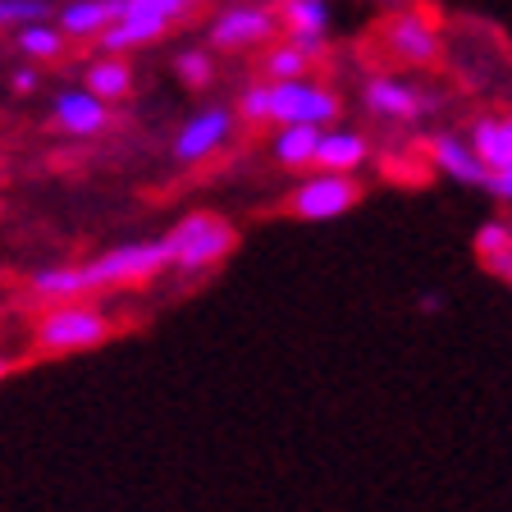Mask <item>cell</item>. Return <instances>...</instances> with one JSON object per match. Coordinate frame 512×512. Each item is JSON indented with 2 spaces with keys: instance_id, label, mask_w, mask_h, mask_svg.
I'll use <instances>...</instances> for the list:
<instances>
[{
  "instance_id": "cell-19",
  "label": "cell",
  "mask_w": 512,
  "mask_h": 512,
  "mask_svg": "<svg viewBox=\"0 0 512 512\" xmlns=\"http://www.w3.org/2000/svg\"><path fill=\"white\" fill-rule=\"evenodd\" d=\"M311 74H316V64L288 37H275L266 46V55H261V83H288V78H311Z\"/></svg>"
},
{
  "instance_id": "cell-8",
  "label": "cell",
  "mask_w": 512,
  "mask_h": 512,
  "mask_svg": "<svg viewBox=\"0 0 512 512\" xmlns=\"http://www.w3.org/2000/svg\"><path fill=\"white\" fill-rule=\"evenodd\" d=\"M170 28H174V19L170 14H160L151 0H124V14H119V19L110 23L96 42H101V51L106 55H124V51L147 46V42H160Z\"/></svg>"
},
{
  "instance_id": "cell-2",
  "label": "cell",
  "mask_w": 512,
  "mask_h": 512,
  "mask_svg": "<svg viewBox=\"0 0 512 512\" xmlns=\"http://www.w3.org/2000/svg\"><path fill=\"white\" fill-rule=\"evenodd\" d=\"M170 270V252H165V238H142V243H119L110 252L92 256L78 266L83 288H128V284H147V279L165 275Z\"/></svg>"
},
{
  "instance_id": "cell-30",
  "label": "cell",
  "mask_w": 512,
  "mask_h": 512,
  "mask_svg": "<svg viewBox=\"0 0 512 512\" xmlns=\"http://www.w3.org/2000/svg\"><path fill=\"white\" fill-rule=\"evenodd\" d=\"M503 279H508V284H512V266H508V270H503Z\"/></svg>"
},
{
  "instance_id": "cell-26",
  "label": "cell",
  "mask_w": 512,
  "mask_h": 512,
  "mask_svg": "<svg viewBox=\"0 0 512 512\" xmlns=\"http://www.w3.org/2000/svg\"><path fill=\"white\" fill-rule=\"evenodd\" d=\"M485 192L490 197H499V202L512 206V165H503V170H494L490 179H485Z\"/></svg>"
},
{
  "instance_id": "cell-9",
  "label": "cell",
  "mask_w": 512,
  "mask_h": 512,
  "mask_svg": "<svg viewBox=\"0 0 512 512\" xmlns=\"http://www.w3.org/2000/svg\"><path fill=\"white\" fill-rule=\"evenodd\" d=\"M362 101L371 115L394 119V124H416V119H426L430 106H435V96L421 92L416 83H403V78H371L362 87Z\"/></svg>"
},
{
  "instance_id": "cell-6",
  "label": "cell",
  "mask_w": 512,
  "mask_h": 512,
  "mask_svg": "<svg viewBox=\"0 0 512 512\" xmlns=\"http://www.w3.org/2000/svg\"><path fill=\"white\" fill-rule=\"evenodd\" d=\"M339 119V96L311 78L270 83V124H320L330 128Z\"/></svg>"
},
{
  "instance_id": "cell-7",
  "label": "cell",
  "mask_w": 512,
  "mask_h": 512,
  "mask_svg": "<svg viewBox=\"0 0 512 512\" xmlns=\"http://www.w3.org/2000/svg\"><path fill=\"white\" fill-rule=\"evenodd\" d=\"M384 46H389V55H394V60L416 64V69L435 64L439 51H444V42H439L435 10H430V5H416V10L394 14V19L384 23Z\"/></svg>"
},
{
  "instance_id": "cell-16",
  "label": "cell",
  "mask_w": 512,
  "mask_h": 512,
  "mask_svg": "<svg viewBox=\"0 0 512 512\" xmlns=\"http://www.w3.org/2000/svg\"><path fill=\"white\" fill-rule=\"evenodd\" d=\"M320 133H325L320 124H279L275 142H270V156H275V165H284V170H293V174L311 170L316 147H320Z\"/></svg>"
},
{
  "instance_id": "cell-17",
  "label": "cell",
  "mask_w": 512,
  "mask_h": 512,
  "mask_svg": "<svg viewBox=\"0 0 512 512\" xmlns=\"http://www.w3.org/2000/svg\"><path fill=\"white\" fill-rule=\"evenodd\" d=\"M284 37H330V5L325 0H275Z\"/></svg>"
},
{
  "instance_id": "cell-25",
  "label": "cell",
  "mask_w": 512,
  "mask_h": 512,
  "mask_svg": "<svg viewBox=\"0 0 512 512\" xmlns=\"http://www.w3.org/2000/svg\"><path fill=\"white\" fill-rule=\"evenodd\" d=\"M32 19H51L46 0H0V28H19Z\"/></svg>"
},
{
  "instance_id": "cell-15",
  "label": "cell",
  "mask_w": 512,
  "mask_h": 512,
  "mask_svg": "<svg viewBox=\"0 0 512 512\" xmlns=\"http://www.w3.org/2000/svg\"><path fill=\"white\" fill-rule=\"evenodd\" d=\"M119 14H124V0H69L60 5V32L64 37H101Z\"/></svg>"
},
{
  "instance_id": "cell-21",
  "label": "cell",
  "mask_w": 512,
  "mask_h": 512,
  "mask_svg": "<svg viewBox=\"0 0 512 512\" xmlns=\"http://www.w3.org/2000/svg\"><path fill=\"white\" fill-rule=\"evenodd\" d=\"M28 288L42 302H74V298H83L87 293L78 266H46V270H37V275L28 279Z\"/></svg>"
},
{
  "instance_id": "cell-10",
  "label": "cell",
  "mask_w": 512,
  "mask_h": 512,
  "mask_svg": "<svg viewBox=\"0 0 512 512\" xmlns=\"http://www.w3.org/2000/svg\"><path fill=\"white\" fill-rule=\"evenodd\" d=\"M229 138H234V110L211 106V110H202V115H192L188 124L179 128V138H174V160L197 165V160L215 156Z\"/></svg>"
},
{
  "instance_id": "cell-14",
  "label": "cell",
  "mask_w": 512,
  "mask_h": 512,
  "mask_svg": "<svg viewBox=\"0 0 512 512\" xmlns=\"http://www.w3.org/2000/svg\"><path fill=\"white\" fill-rule=\"evenodd\" d=\"M471 151L480 156V165L485 170H503V165H512V115H503V110H494V115H480L476 124H471L467 133Z\"/></svg>"
},
{
  "instance_id": "cell-11",
  "label": "cell",
  "mask_w": 512,
  "mask_h": 512,
  "mask_svg": "<svg viewBox=\"0 0 512 512\" xmlns=\"http://www.w3.org/2000/svg\"><path fill=\"white\" fill-rule=\"evenodd\" d=\"M55 124L64 133H74V138H96V133H106L110 128V101L92 96L87 87H69V92L55 96Z\"/></svg>"
},
{
  "instance_id": "cell-23",
  "label": "cell",
  "mask_w": 512,
  "mask_h": 512,
  "mask_svg": "<svg viewBox=\"0 0 512 512\" xmlns=\"http://www.w3.org/2000/svg\"><path fill=\"white\" fill-rule=\"evenodd\" d=\"M234 119H243V124H270V83H261V78L247 83L234 101Z\"/></svg>"
},
{
  "instance_id": "cell-18",
  "label": "cell",
  "mask_w": 512,
  "mask_h": 512,
  "mask_svg": "<svg viewBox=\"0 0 512 512\" xmlns=\"http://www.w3.org/2000/svg\"><path fill=\"white\" fill-rule=\"evenodd\" d=\"M83 87L92 96H101V101H124L128 92H133V69H128L124 55H106V60H96L87 64V74H83Z\"/></svg>"
},
{
  "instance_id": "cell-1",
  "label": "cell",
  "mask_w": 512,
  "mask_h": 512,
  "mask_svg": "<svg viewBox=\"0 0 512 512\" xmlns=\"http://www.w3.org/2000/svg\"><path fill=\"white\" fill-rule=\"evenodd\" d=\"M238 247V229L215 211H192L165 234V252H170V270L183 279L206 275V270L224 266L229 252Z\"/></svg>"
},
{
  "instance_id": "cell-29",
  "label": "cell",
  "mask_w": 512,
  "mask_h": 512,
  "mask_svg": "<svg viewBox=\"0 0 512 512\" xmlns=\"http://www.w3.org/2000/svg\"><path fill=\"white\" fill-rule=\"evenodd\" d=\"M5 375H10V362H0V380H5Z\"/></svg>"
},
{
  "instance_id": "cell-28",
  "label": "cell",
  "mask_w": 512,
  "mask_h": 512,
  "mask_svg": "<svg viewBox=\"0 0 512 512\" xmlns=\"http://www.w3.org/2000/svg\"><path fill=\"white\" fill-rule=\"evenodd\" d=\"M37 69H19V74H14V92H32V87H37Z\"/></svg>"
},
{
  "instance_id": "cell-27",
  "label": "cell",
  "mask_w": 512,
  "mask_h": 512,
  "mask_svg": "<svg viewBox=\"0 0 512 512\" xmlns=\"http://www.w3.org/2000/svg\"><path fill=\"white\" fill-rule=\"evenodd\" d=\"M151 5H156L160 14H170L174 23H183L192 10H197V5H202V0H151Z\"/></svg>"
},
{
  "instance_id": "cell-22",
  "label": "cell",
  "mask_w": 512,
  "mask_h": 512,
  "mask_svg": "<svg viewBox=\"0 0 512 512\" xmlns=\"http://www.w3.org/2000/svg\"><path fill=\"white\" fill-rule=\"evenodd\" d=\"M64 42H69V37H64L60 23H51V19L19 23V51L32 55V60H60Z\"/></svg>"
},
{
  "instance_id": "cell-24",
  "label": "cell",
  "mask_w": 512,
  "mask_h": 512,
  "mask_svg": "<svg viewBox=\"0 0 512 512\" xmlns=\"http://www.w3.org/2000/svg\"><path fill=\"white\" fill-rule=\"evenodd\" d=\"M174 69H179V78L188 87H211V78H215V55L211 51H183L179 60H174Z\"/></svg>"
},
{
  "instance_id": "cell-5",
  "label": "cell",
  "mask_w": 512,
  "mask_h": 512,
  "mask_svg": "<svg viewBox=\"0 0 512 512\" xmlns=\"http://www.w3.org/2000/svg\"><path fill=\"white\" fill-rule=\"evenodd\" d=\"M275 37H279L275 5H256V0L220 10L211 19V32H206V42L215 51H256V46H270Z\"/></svg>"
},
{
  "instance_id": "cell-13",
  "label": "cell",
  "mask_w": 512,
  "mask_h": 512,
  "mask_svg": "<svg viewBox=\"0 0 512 512\" xmlns=\"http://www.w3.org/2000/svg\"><path fill=\"white\" fill-rule=\"evenodd\" d=\"M366 156H371V142L362 133H352V128H325L320 133V147H316V160H311V170H330V174H352L362 170Z\"/></svg>"
},
{
  "instance_id": "cell-4",
  "label": "cell",
  "mask_w": 512,
  "mask_h": 512,
  "mask_svg": "<svg viewBox=\"0 0 512 512\" xmlns=\"http://www.w3.org/2000/svg\"><path fill=\"white\" fill-rule=\"evenodd\" d=\"M366 197V188L352 174H330V170H316L307 179H298V188L284 197L279 211L293 215V220H339V215L357 211Z\"/></svg>"
},
{
  "instance_id": "cell-12",
  "label": "cell",
  "mask_w": 512,
  "mask_h": 512,
  "mask_svg": "<svg viewBox=\"0 0 512 512\" xmlns=\"http://www.w3.org/2000/svg\"><path fill=\"white\" fill-rule=\"evenodd\" d=\"M430 160H435V170H444L453 183H467V188H485V179H490V170L480 165L471 142L458 138V133H435L430 138Z\"/></svg>"
},
{
  "instance_id": "cell-3",
  "label": "cell",
  "mask_w": 512,
  "mask_h": 512,
  "mask_svg": "<svg viewBox=\"0 0 512 512\" xmlns=\"http://www.w3.org/2000/svg\"><path fill=\"white\" fill-rule=\"evenodd\" d=\"M115 334L110 316L92 302H51L42 320H37V330H32V343L42 352H87L96 343H106Z\"/></svg>"
},
{
  "instance_id": "cell-20",
  "label": "cell",
  "mask_w": 512,
  "mask_h": 512,
  "mask_svg": "<svg viewBox=\"0 0 512 512\" xmlns=\"http://www.w3.org/2000/svg\"><path fill=\"white\" fill-rule=\"evenodd\" d=\"M476 256L480 266L490 270V275H503V270L512 266V224L508 220H485L476 229Z\"/></svg>"
}]
</instances>
